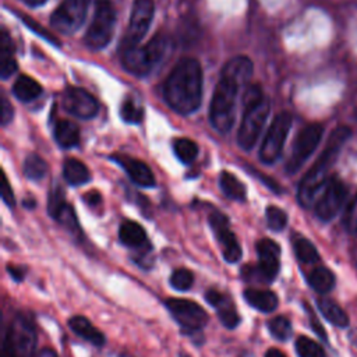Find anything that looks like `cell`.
<instances>
[{
    "instance_id": "cell-4",
    "label": "cell",
    "mask_w": 357,
    "mask_h": 357,
    "mask_svg": "<svg viewBox=\"0 0 357 357\" xmlns=\"http://www.w3.org/2000/svg\"><path fill=\"white\" fill-rule=\"evenodd\" d=\"M244 112L237 133V143L244 151H250L258 141V137L271 113V101L262 88L251 84L244 90Z\"/></svg>"
},
{
    "instance_id": "cell-39",
    "label": "cell",
    "mask_w": 357,
    "mask_h": 357,
    "mask_svg": "<svg viewBox=\"0 0 357 357\" xmlns=\"http://www.w3.org/2000/svg\"><path fill=\"white\" fill-rule=\"evenodd\" d=\"M0 194H2V198L3 201L10 207L13 208L16 205V198H15V193H13V189L8 180V176L3 173L2 175V190H0Z\"/></svg>"
},
{
    "instance_id": "cell-31",
    "label": "cell",
    "mask_w": 357,
    "mask_h": 357,
    "mask_svg": "<svg viewBox=\"0 0 357 357\" xmlns=\"http://www.w3.org/2000/svg\"><path fill=\"white\" fill-rule=\"evenodd\" d=\"M24 175L30 180H41L48 173V164L37 154H30L24 161Z\"/></svg>"
},
{
    "instance_id": "cell-20",
    "label": "cell",
    "mask_w": 357,
    "mask_h": 357,
    "mask_svg": "<svg viewBox=\"0 0 357 357\" xmlns=\"http://www.w3.org/2000/svg\"><path fill=\"white\" fill-rule=\"evenodd\" d=\"M69 326L70 329L79 335L80 338L91 342L93 344L101 347L105 344L106 339H105V335L97 329L93 322L90 319H87L86 317H81V315H76V317H72L69 319Z\"/></svg>"
},
{
    "instance_id": "cell-19",
    "label": "cell",
    "mask_w": 357,
    "mask_h": 357,
    "mask_svg": "<svg viewBox=\"0 0 357 357\" xmlns=\"http://www.w3.org/2000/svg\"><path fill=\"white\" fill-rule=\"evenodd\" d=\"M15 44L9 33L3 29L0 33V76L3 80L10 79L19 69L15 58Z\"/></svg>"
},
{
    "instance_id": "cell-41",
    "label": "cell",
    "mask_w": 357,
    "mask_h": 357,
    "mask_svg": "<svg viewBox=\"0 0 357 357\" xmlns=\"http://www.w3.org/2000/svg\"><path fill=\"white\" fill-rule=\"evenodd\" d=\"M308 315H310V322H311V328L315 331V333H318L324 340H326V333L325 329L322 328V325L319 324V321L317 319V317L312 314V311L308 308Z\"/></svg>"
},
{
    "instance_id": "cell-11",
    "label": "cell",
    "mask_w": 357,
    "mask_h": 357,
    "mask_svg": "<svg viewBox=\"0 0 357 357\" xmlns=\"http://www.w3.org/2000/svg\"><path fill=\"white\" fill-rule=\"evenodd\" d=\"M322 134H324V127L318 123L306 126L297 134L296 141L293 144L292 155L289 157L286 166H285V169L289 175H294L303 168V165L307 162V159L317 150V147L322 138Z\"/></svg>"
},
{
    "instance_id": "cell-1",
    "label": "cell",
    "mask_w": 357,
    "mask_h": 357,
    "mask_svg": "<svg viewBox=\"0 0 357 357\" xmlns=\"http://www.w3.org/2000/svg\"><path fill=\"white\" fill-rule=\"evenodd\" d=\"M253 70V62L247 56H236L223 66L209 108L211 125L219 134H228L232 130L239 91L248 84Z\"/></svg>"
},
{
    "instance_id": "cell-17",
    "label": "cell",
    "mask_w": 357,
    "mask_h": 357,
    "mask_svg": "<svg viewBox=\"0 0 357 357\" xmlns=\"http://www.w3.org/2000/svg\"><path fill=\"white\" fill-rule=\"evenodd\" d=\"M111 159L119 164L126 170L132 182L136 183L137 186L147 187V189H151L155 186L157 183L155 176L145 162L127 155H112Z\"/></svg>"
},
{
    "instance_id": "cell-43",
    "label": "cell",
    "mask_w": 357,
    "mask_h": 357,
    "mask_svg": "<svg viewBox=\"0 0 357 357\" xmlns=\"http://www.w3.org/2000/svg\"><path fill=\"white\" fill-rule=\"evenodd\" d=\"M8 271H9V273L15 278V280H17V282L24 280V273H26V271H24L22 267L8 265Z\"/></svg>"
},
{
    "instance_id": "cell-27",
    "label": "cell",
    "mask_w": 357,
    "mask_h": 357,
    "mask_svg": "<svg viewBox=\"0 0 357 357\" xmlns=\"http://www.w3.org/2000/svg\"><path fill=\"white\" fill-rule=\"evenodd\" d=\"M308 285L319 294L329 293L335 286V275L328 268L318 267L310 272Z\"/></svg>"
},
{
    "instance_id": "cell-36",
    "label": "cell",
    "mask_w": 357,
    "mask_h": 357,
    "mask_svg": "<svg viewBox=\"0 0 357 357\" xmlns=\"http://www.w3.org/2000/svg\"><path fill=\"white\" fill-rule=\"evenodd\" d=\"M269 332L271 335L276 339V340H286L290 338L292 333V324L290 321L283 317V315H278L273 319L269 321L268 324Z\"/></svg>"
},
{
    "instance_id": "cell-34",
    "label": "cell",
    "mask_w": 357,
    "mask_h": 357,
    "mask_svg": "<svg viewBox=\"0 0 357 357\" xmlns=\"http://www.w3.org/2000/svg\"><path fill=\"white\" fill-rule=\"evenodd\" d=\"M120 116L126 123L130 125H138L141 123L143 118H144V109L141 106H138L132 98H127L123 104H122V109H120Z\"/></svg>"
},
{
    "instance_id": "cell-26",
    "label": "cell",
    "mask_w": 357,
    "mask_h": 357,
    "mask_svg": "<svg viewBox=\"0 0 357 357\" xmlns=\"http://www.w3.org/2000/svg\"><path fill=\"white\" fill-rule=\"evenodd\" d=\"M219 186L222 193L233 201H246V187L244 184L236 177L233 176L230 172L223 170L219 176Z\"/></svg>"
},
{
    "instance_id": "cell-30",
    "label": "cell",
    "mask_w": 357,
    "mask_h": 357,
    "mask_svg": "<svg viewBox=\"0 0 357 357\" xmlns=\"http://www.w3.org/2000/svg\"><path fill=\"white\" fill-rule=\"evenodd\" d=\"M175 155L184 165H190L198 157V145L190 138H176L173 141Z\"/></svg>"
},
{
    "instance_id": "cell-37",
    "label": "cell",
    "mask_w": 357,
    "mask_h": 357,
    "mask_svg": "<svg viewBox=\"0 0 357 357\" xmlns=\"http://www.w3.org/2000/svg\"><path fill=\"white\" fill-rule=\"evenodd\" d=\"M194 283V275L186 268L176 269L170 276V286L179 292H187Z\"/></svg>"
},
{
    "instance_id": "cell-21",
    "label": "cell",
    "mask_w": 357,
    "mask_h": 357,
    "mask_svg": "<svg viewBox=\"0 0 357 357\" xmlns=\"http://www.w3.org/2000/svg\"><path fill=\"white\" fill-rule=\"evenodd\" d=\"M244 299L246 301L262 312H272L278 307V296L271 290H262V289H247L244 290Z\"/></svg>"
},
{
    "instance_id": "cell-14",
    "label": "cell",
    "mask_w": 357,
    "mask_h": 357,
    "mask_svg": "<svg viewBox=\"0 0 357 357\" xmlns=\"http://www.w3.org/2000/svg\"><path fill=\"white\" fill-rule=\"evenodd\" d=\"M209 225L215 233V237L222 248V255L226 262L235 264L241 258V247L236 235L229 228V219L219 211L209 214Z\"/></svg>"
},
{
    "instance_id": "cell-12",
    "label": "cell",
    "mask_w": 357,
    "mask_h": 357,
    "mask_svg": "<svg viewBox=\"0 0 357 357\" xmlns=\"http://www.w3.org/2000/svg\"><path fill=\"white\" fill-rule=\"evenodd\" d=\"M166 308L175 321L187 332L201 331L208 322V314L196 301L187 299H168Z\"/></svg>"
},
{
    "instance_id": "cell-32",
    "label": "cell",
    "mask_w": 357,
    "mask_h": 357,
    "mask_svg": "<svg viewBox=\"0 0 357 357\" xmlns=\"http://www.w3.org/2000/svg\"><path fill=\"white\" fill-rule=\"evenodd\" d=\"M293 250H294L297 260L303 264H314L319 260V254H318L315 246L304 237H297L293 241Z\"/></svg>"
},
{
    "instance_id": "cell-42",
    "label": "cell",
    "mask_w": 357,
    "mask_h": 357,
    "mask_svg": "<svg viewBox=\"0 0 357 357\" xmlns=\"http://www.w3.org/2000/svg\"><path fill=\"white\" fill-rule=\"evenodd\" d=\"M84 201H86L90 207H97V205L101 204L102 197H101V194H100L98 191L93 190V191H88V193L84 194Z\"/></svg>"
},
{
    "instance_id": "cell-16",
    "label": "cell",
    "mask_w": 357,
    "mask_h": 357,
    "mask_svg": "<svg viewBox=\"0 0 357 357\" xmlns=\"http://www.w3.org/2000/svg\"><path fill=\"white\" fill-rule=\"evenodd\" d=\"M257 254H258V265L255 273L264 282H273L279 272V255L280 247L276 241L271 239H261L257 243Z\"/></svg>"
},
{
    "instance_id": "cell-33",
    "label": "cell",
    "mask_w": 357,
    "mask_h": 357,
    "mask_svg": "<svg viewBox=\"0 0 357 357\" xmlns=\"http://www.w3.org/2000/svg\"><path fill=\"white\" fill-rule=\"evenodd\" d=\"M296 351L299 357H325L324 349L307 336H299L296 340Z\"/></svg>"
},
{
    "instance_id": "cell-8",
    "label": "cell",
    "mask_w": 357,
    "mask_h": 357,
    "mask_svg": "<svg viewBox=\"0 0 357 357\" xmlns=\"http://www.w3.org/2000/svg\"><path fill=\"white\" fill-rule=\"evenodd\" d=\"M154 15H155L154 0H134L130 23L120 47L122 52H127L140 45V42L147 35L151 27Z\"/></svg>"
},
{
    "instance_id": "cell-7",
    "label": "cell",
    "mask_w": 357,
    "mask_h": 357,
    "mask_svg": "<svg viewBox=\"0 0 357 357\" xmlns=\"http://www.w3.org/2000/svg\"><path fill=\"white\" fill-rule=\"evenodd\" d=\"M116 26V9L111 0H95V12L84 44L93 51H102L113 38Z\"/></svg>"
},
{
    "instance_id": "cell-10",
    "label": "cell",
    "mask_w": 357,
    "mask_h": 357,
    "mask_svg": "<svg viewBox=\"0 0 357 357\" xmlns=\"http://www.w3.org/2000/svg\"><path fill=\"white\" fill-rule=\"evenodd\" d=\"M90 2L91 0H63L51 17L52 29L65 35L77 33L87 19Z\"/></svg>"
},
{
    "instance_id": "cell-28",
    "label": "cell",
    "mask_w": 357,
    "mask_h": 357,
    "mask_svg": "<svg viewBox=\"0 0 357 357\" xmlns=\"http://www.w3.org/2000/svg\"><path fill=\"white\" fill-rule=\"evenodd\" d=\"M318 308H319L321 314L335 326L344 328L349 325L347 314L336 303L326 300V299H321V300H318Z\"/></svg>"
},
{
    "instance_id": "cell-2",
    "label": "cell",
    "mask_w": 357,
    "mask_h": 357,
    "mask_svg": "<svg viewBox=\"0 0 357 357\" xmlns=\"http://www.w3.org/2000/svg\"><path fill=\"white\" fill-rule=\"evenodd\" d=\"M204 76L197 59L183 58L170 72L164 84V98L169 108L189 116L198 111L203 102Z\"/></svg>"
},
{
    "instance_id": "cell-23",
    "label": "cell",
    "mask_w": 357,
    "mask_h": 357,
    "mask_svg": "<svg viewBox=\"0 0 357 357\" xmlns=\"http://www.w3.org/2000/svg\"><path fill=\"white\" fill-rule=\"evenodd\" d=\"M63 176L70 186H83L91 180L88 168L76 158H69L65 161Z\"/></svg>"
},
{
    "instance_id": "cell-5",
    "label": "cell",
    "mask_w": 357,
    "mask_h": 357,
    "mask_svg": "<svg viewBox=\"0 0 357 357\" xmlns=\"http://www.w3.org/2000/svg\"><path fill=\"white\" fill-rule=\"evenodd\" d=\"M169 49V40L162 34L154 37L144 47L133 48L123 52L122 66L123 69L136 77L150 76L165 59Z\"/></svg>"
},
{
    "instance_id": "cell-40",
    "label": "cell",
    "mask_w": 357,
    "mask_h": 357,
    "mask_svg": "<svg viewBox=\"0 0 357 357\" xmlns=\"http://www.w3.org/2000/svg\"><path fill=\"white\" fill-rule=\"evenodd\" d=\"M15 116V109L10 104V101L8 100L6 95H2V126L6 127L12 123Z\"/></svg>"
},
{
    "instance_id": "cell-44",
    "label": "cell",
    "mask_w": 357,
    "mask_h": 357,
    "mask_svg": "<svg viewBox=\"0 0 357 357\" xmlns=\"http://www.w3.org/2000/svg\"><path fill=\"white\" fill-rule=\"evenodd\" d=\"M35 357H59V356H58L56 351L52 350V349H42V350H40V351L35 354Z\"/></svg>"
},
{
    "instance_id": "cell-45",
    "label": "cell",
    "mask_w": 357,
    "mask_h": 357,
    "mask_svg": "<svg viewBox=\"0 0 357 357\" xmlns=\"http://www.w3.org/2000/svg\"><path fill=\"white\" fill-rule=\"evenodd\" d=\"M22 2L26 3L27 6H31V8H40L45 2H48V0H22Z\"/></svg>"
},
{
    "instance_id": "cell-29",
    "label": "cell",
    "mask_w": 357,
    "mask_h": 357,
    "mask_svg": "<svg viewBox=\"0 0 357 357\" xmlns=\"http://www.w3.org/2000/svg\"><path fill=\"white\" fill-rule=\"evenodd\" d=\"M54 219H56L62 226H65L72 235L81 236V228L79 225V219L76 216V212L73 207L68 203H65L54 215Z\"/></svg>"
},
{
    "instance_id": "cell-48",
    "label": "cell",
    "mask_w": 357,
    "mask_h": 357,
    "mask_svg": "<svg viewBox=\"0 0 357 357\" xmlns=\"http://www.w3.org/2000/svg\"><path fill=\"white\" fill-rule=\"evenodd\" d=\"M241 357H254V356H253V354H250V353H246V354H244V356H241Z\"/></svg>"
},
{
    "instance_id": "cell-15",
    "label": "cell",
    "mask_w": 357,
    "mask_h": 357,
    "mask_svg": "<svg viewBox=\"0 0 357 357\" xmlns=\"http://www.w3.org/2000/svg\"><path fill=\"white\" fill-rule=\"evenodd\" d=\"M63 109L79 119H94L100 112V104L94 95L84 88L69 87L62 97Z\"/></svg>"
},
{
    "instance_id": "cell-24",
    "label": "cell",
    "mask_w": 357,
    "mask_h": 357,
    "mask_svg": "<svg viewBox=\"0 0 357 357\" xmlns=\"http://www.w3.org/2000/svg\"><path fill=\"white\" fill-rule=\"evenodd\" d=\"M119 239L127 247H141L147 241V233L140 223L125 221L119 229Z\"/></svg>"
},
{
    "instance_id": "cell-18",
    "label": "cell",
    "mask_w": 357,
    "mask_h": 357,
    "mask_svg": "<svg viewBox=\"0 0 357 357\" xmlns=\"http://www.w3.org/2000/svg\"><path fill=\"white\" fill-rule=\"evenodd\" d=\"M205 300L212 307L216 308L218 318H219V321L222 322L223 326H226L229 329H233V328H236L239 325L240 317H239V314L236 311V307L233 306L232 300L226 294H223V293H221L218 290L209 289L205 293Z\"/></svg>"
},
{
    "instance_id": "cell-25",
    "label": "cell",
    "mask_w": 357,
    "mask_h": 357,
    "mask_svg": "<svg viewBox=\"0 0 357 357\" xmlns=\"http://www.w3.org/2000/svg\"><path fill=\"white\" fill-rule=\"evenodd\" d=\"M13 94L22 102H31L42 94V87L34 79L29 76H20L13 86Z\"/></svg>"
},
{
    "instance_id": "cell-6",
    "label": "cell",
    "mask_w": 357,
    "mask_h": 357,
    "mask_svg": "<svg viewBox=\"0 0 357 357\" xmlns=\"http://www.w3.org/2000/svg\"><path fill=\"white\" fill-rule=\"evenodd\" d=\"M37 331L30 318L17 314L5 335L2 357H35Z\"/></svg>"
},
{
    "instance_id": "cell-9",
    "label": "cell",
    "mask_w": 357,
    "mask_h": 357,
    "mask_svg": "<svg viewBox=\"0 0 357 357\" xmlns=\"http://www.w3.org/2000/svg\"><path fill=\"white\" fill-rule=\"evenodd\" d=\"M292 123L293 118L287 112H280L273 119L260 148V159L262 164L272 165L280 158Z\"/></svg>"
},
{
    "instance_id": "cell-47",
    "label": "cell",
    "mask_w": 357,
    "mask_h": 357,
    "mask_svg": "<svg viewBox=\"0 0 357 357\" xmlns=\"http://www.w3.org/2000/svg\"><path fill=\"white\" fill-rule=\"evenodd\" d=\"M350 340L357 346V329H354V331L350 333Z\"/></svg>"
},
{
    "instance_id": "cell-22",
    "label": "cell",
    "mask_w": 357,
    "mask_h": 357,
    "mask_svg": "<svg viewBox=\"0 0 357 357\" xmlns=\"http://www.w3.org/2000/svg\"><path fill=\"white\" fill-rule=\"evenodd\" d=\"M55 140L65 148H73L80 144V129L70 120H59L55 126Z\"/></svg>"
},
{
    "instance_id": "cell-3",
    "label": "cell",
    "mask_w": 357,
    "mask_h": 357,
    "mask_svg": "<svg viewBox=\"0 0 357 357\" xmlns=\"http://www.w3.org/2000/svg\"><path fill=\"white\" fill-rule=\"evenodd\" d=\"M350 137H351V130L346 126L336 127L331 133L324 151L321 152L315 164L310 168V170L306 173V176L300 182L297 200L301 207L311 208L312 205H315V203L318 201L321 193L324 191L329 180L328 179L329 170L335 165L343 145L347 143Z\"/></svg>"
},
{
    "instance_id": "cell-35",
    "label": "cell",
    "mask_w": 357,
    "mask_h": 357,
    "mask_svg": "<svg viewBox=\"0 0 357 357\" xmlns=\"http://www.w3.org/2000/svg\"><path fill=\"white\" fill-rule=\"evenodd\" d=\"M265 218H267V225L271 230L273 232H280L286 228L287 225V215L283 209L269 205L265 211Z\"/></svg>"
},
{
    "instance_id": "cell-49",
    "label": "cell",
    "mask_w": 357,
    "mask_h": 357,
    "mask_svg": "<svg viewBox=\"0 0 357 357\" xmlns=\"http://www.w3.org/2000/svg\"><path fill=\"white\" fill-rule=\"evenodd\" d=\"M183 357H190V356H187V354H183Z\"/></svg>"
},
{
    "instance_id": "cell-38",
    "label": "cell",
    "mask_w": 357,
    "mask_h": 357,
    "mask_svg": "<svg viewBox=\"0 0 357 357\" xmlns=\"http://www.w3.org/2000/svg\"><path fill=\"white\" fill-rule=\"evenodd\" d=\"M20 19L33 30V31H35L38 35H41L42 38H45L48 42H51L52 45H55V47H61V42L49 33V31H47L42 26H40L37 22H34V20H31L29 16H26V15H20Z\"/></svg>"
},
{
    "instance_id": "cell-13",
    "label": "cell",
    "mask_w": 357,
    "mask_h": 357,
    "mask_svg": "<svg viewBox=\"0 0 357 357\" xmlns=\"http://www.w3.org/2000/svg\"><path fill=\"white\" fill-rule=\"evenodd\" d=\"M347 197V187L339 177H329L324 191L315 203V215L324 221H332L342 209Z\"/></svg>"
},
{
    "instance_id": "cell-46",
    "label": "cell",
    "mask_w": 357,
    "mask_h": 357,
    "mask_svg": "<svg viewBox=\"0 0 357 357\" xmlns=\"http://www.w3.org/2000/svg\"><path fill=\"white\" fill-rule=\"evenodd\" d=\"M265 357H286V356L280 350H278V349H269L265 353Z\"/></svg>"
}]
</instances>
